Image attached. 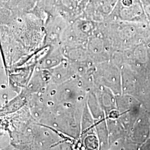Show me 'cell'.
Masks as SVG:
<instances>
[{"label": "cell", "mask_w": 150, "mask_h": 150, "mask_svg": "<svg viewBox=\"0 0 150 150\" xmlns=\"http://www.w3.org/2000/svg\"><path fill=\"white\" fill-rule=\"evenodd\" d=\"M106 20L150 22L146 16L141 0H118L112 12Z\"/></svg>", "instance_id": "cell-1"}, {"label": "cell", "mask_w": 150, "mask_h": 150, "mask_svg": "<svg viewBox=\"0 0 150 150\" xmlns=\"http://www.w3.org/2000/svg\"><path fill=\"white\" fill-rule=\"evenodd\" d=\"M118 0H89L80 17L101 22L111 13Z\"/></svg>", "instance_id": "cell-2"}]
</instances>
